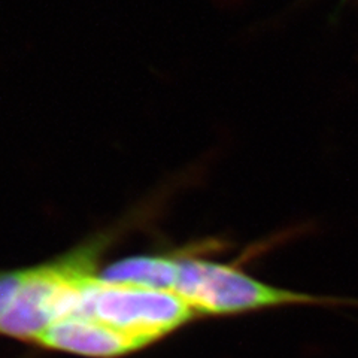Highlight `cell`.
<instances>
[{
  "instance_id": "1",
  "label": "cell",
  "mask_w": 358,
  "mask_h": 358,
  "mask_svg": "<svg viewBox=\"0 0 358 358\" xmlns=\"http://www.w3.org/2000/svg\"><path fill=\"white\" fill-rule=\"evenodd\" d=\"M108 242V236H100L55 260L27 267L24 282L0 320V334L33 343L51 324L76 315Z\"/></svg>"
},
{
  "instance_id": "2",
  "label": "cell",
  "mask_w": 358,
  "mask_h": 358,
  "mask_svg": "<svg viewBox=\"0 0 358 358\" xmlns=\"http://www.w3.org/2000/svg\"><path fill=\"white\" fill-rule=\"evenodd\" d=\"M175 293L197 315H242L284 306H358V300L266 284L236 264L184 257Z\"/></svg>"
},
{
  "instance_id": "3",
  "label": "cell",
  "mask_w": 358,
  "mask_h": 358,
  "mask_svg": "<svg viewBox=\"0 0 358 358\" xmlns=\"http://www.w3.org/2000/svg\"><path fill=\"white\" fill-rule=\"evenodd\" d=\"M196 315L173 291L109 285L94 276L85 284L80 308L73 317L94 320L154 343Z\"/></svg>"
},
{
  "instance_id": "4",
  "label": "cell",
  "mask_w": 358,
  "mask_h": 358,
  "mask_svg": "<svg viewBox=\"0 0 358 358\" xmlns=\"http://www.w3.org/2000/svg\"><path fill=\"white\" fill-rule=\"evenodd\" d=\"M33 343L88 358H118L151 345L84 317H69L51 324Z\"/></svg>"
},
{
  "instance_id": "5",
  "label": "cell",
  "mask_w": 358,
  "mask_h": 358,
  "mask_svg": "<svg viewBox=\"0 0 358 358\" xmlns=\"http://www.w3.org/2000/svg\"><path fill=\"white\" fill-rule=\"evenodd\" d=\"M181 259L167 254L131 255L114 262L97 273L99 281L109 285L173 291L176 289Z\"/></svg>"
}]
</instances>
